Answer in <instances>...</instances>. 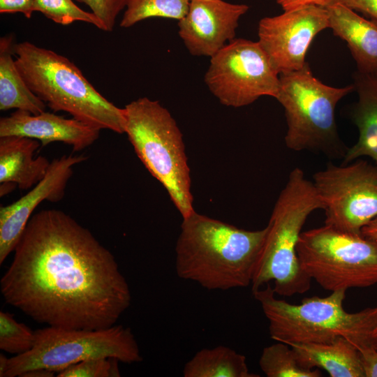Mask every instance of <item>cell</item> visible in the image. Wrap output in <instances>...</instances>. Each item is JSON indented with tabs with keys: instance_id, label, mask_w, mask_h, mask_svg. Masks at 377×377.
<instances>
[{
	"instance_id": "cell-22",
	"label": "cell",
	"mask_w": 377,
	"mask_h": 377,
	"mask_svg": "<svg viewBox=\"0 0 377 377\" xmlns=\"http://www.w3.org/2000/svg\"><path fill=\"white\" fill-rule=\"evenodd\" d=\"M259 366L267 377H320L319 369H306L300 365L293 348L279 342L263 348Z\"/></svg>"
},
{
	"instance_id": "cell-33",
	"label": "cell",
	"mask_w": 377,
	"mask_h": 377,
	"mask_svg": "<svg viewBox=\"0 0 377 377\" xmlns=\"http://www.w3.org/2000/svg\"><path fill=\"white\" fill-rule=\"evenodd\" d=\"M54 371L43 369H33L24 372L20 377H52Z\"/></svg>"
},
{
	"instance_id": "cell-12",
	"label": "cell",
	"mask_w": 377,
	"mask_h": 377,
	"mask_svg": "<svg viewBox=\"0 0 377 377\" xmlns=\"http://www.w3.org/2000/svg\"><path fill=\"white\" fill-rule=\"evenodd\" d=\"M330 28L326 8L306 6L262 18L258 43L279 74L297 71L315 36Z\"/></svg>"
},
{
	"instance_id": "cell-31",
	"label": "cell",
	"mask_w": 377,
	"mask_h": 377,
	"mask_svg": "<svg viewBox=\"0 0 377 377\" xmlns=\"http://www.w3.org/2000/svg\"><path fill=\"white\" fill-rule=\"evenodd\" d=\"M334 0H276L283 11L306 6H318L326 8Z\"/></svg>"
},
{
	"instance_id": "cell-29",
	"label": "cell",
	"mask_w": 377,
	"mask_h": 377,
	"mask_svg": "<svg viewBox=\"0 0 377 377\" xmlns=\"http://www.w3.org/2000/svg\"><path fill=\"white\" fill-rule=\"evenodd\" d=\"M365 377H377V350L371 345L357 348Z\"/></svg>"
},
{
	"instance_id": "cell-30",
	"label": "cell",
	"mask_w": 377,
	"mask_h": 377,
	"mask_svg": "<svg viewBox=\"0 0 377 377\" xmlns=\"http://www.w3.org/2000/svg\"><path fill=\"white\" fill-rule=\"evenodd\" d=\"M349 8L369 16L377 22V0H337Z\"/></svg>"
},
{
	"instance_id": "cell-20",
	"label": "cell",
	"mask_w": 377,
	"mask_h": 377,
	"mask_svg": "<svg viewBox=\"0 0 377 377\" xmlns=\"http://www.w3.org/2000/svg\"><path fill=\"white\" fill-rule=\"evenodd\" d=\"M13 37L0 39V110H24L37 114L45 111L46 104L28 87L13 59Z\"/></svg>"
},
{
	"instance_id": "cell-23",
	"label": "cell",
	"mask_w": 377,
	"mask_h": 377,
	"mask_svg": "<svg viewBox=\"0 0 377 377\" xmlns=\"http://www.w3.org/2000/svg\"><path fill=\"white\" fill-rule=\"evenodd\" d=\"M191 0H128L120 22L128 28L151 17L182 19L188 13Z\"/></svg>"
},
{
	"instance_id": "cell-26",
	"label": "cell",
	"mask_w": 377,
	"mask_h": 377,
	"mask_svg": "<svg viewBox=\"0 0 377 377\" xmlns=\"http://www.w3.org/2000/svg\"><path fill=\"white\" fill-rule=\"evenodd\" d=\"M117 359H89L73 364L58 372V377H119Z\"/></svg>"
},
{
	"instance_id": "cell-4",
	"label": "cell",
	"mask_w": 377,
	"mask_h": 377,
	"mask_svg": "<svg viewBox=\"0 0 377 377\" xmlns=\"http://www.w3.org/2000/svg\"><path fill=\"white\" fill-rule=\"evenodd\" d=\"M15 62L29 89L54 112L100 130L125 133V110L103 96L66 57L30 42L15 43Z\"/></svg>"
},
{
	"instance_id": "cell-17",
	"label": "cell",
	"mask_w": 377,
	"mask_h": 377,
	"mask_svg": "<svg viewBox=\"0 0 377 377\" xmlns=\"http://www.w3.org/2000/svg\"><path fill=\"white\" fill-rule=\"evenodd\" d=\"M40 145L27 137H0V182L14 183L22 190L38 184L51 163L43 156L34 158Z\"/></svg>"
},
{
	"instance_id": "cell-8",
	"label": "cell",
	"mask_w": 377,
	"mask_h": 377,
	"mask_svg": "<svg viewBox=\"0 0 377 377\" xmlns=\"http://www.w3.org/2000/svg\"><path fill=\"white\" fill-rule=\"evenodd\" d=\"M113 357L132 364L142 360L140 350L129 327L87 330L48 326L35 331V342L27 353L8 360L1 377H20L33 369L61 371L82 361Z\"/></svg>"
},
{
	"instance_id": "cell-27",
	"label": "cell",
	"mask_w": 377,
	"mask_h": 377,
	"mask_svg": "<svg viewBox=\"0 0 377 377\" xmlns=\"http://www.w3.org/2000/svg\"><path fill=\"white\" fill-rule=\"evenodd\" d=\"M88 6L102 22L104 31H112L119 13L126 8L128 0H76Z\"/></svg>"
},
{
	"instance_id": "cell-6",
	"label": "cell",
	"mask_w": 377,
	"mask_h": 377,
	"mask_svg": "<svg viewBox=\"0 0 377 377\" xmlns=\"http://www.w3.org/2000/svg\"><path fill=\"white\" fill-rule=\"evenodd\" d=\"M125 133L145 168L186 218L195 210L183 135L158 101L140 98L125 108Z\"/></svg>"
},
{
	"instance_id": "cell-21",
	"label": "cell",
	"mask_w": 377,
	"mask_h": 377,
	"mask_svg": "<svg viewBox=\"0 0 377 377\" xmlns=\"http://www.w3.org/2000/svg\"><path fill=\"white\" fill-rule=\"evenodd\" d=\"M184 377H258L249 370L246 357L218 346L198 351L184 365Z\"/></svg>"
},
{
	"instance_id": "cell-9",
	"label": "cell",
	"mask_w": 377,
	"mask_h": 377,
	"mask_svg": "<svg viewBox=\"0 0 377 377\" xmlns=\"http://www.w3.org/2000/svg\"><path fill=\"white\" fill-rule=\"evenodd\" d=\"M297 253L311 278L331 292L377 283V242L324 225L302 232Z\"/></svg>"
},
{
	"instance_id": "cell-25",
	"label": "cell",
	"mask_w": 377,
	"mask_h": 377,
	"mask_svg": "<svg viewBox=\"0 0 377 377\" xmlns=\"http://www.w3.org/2000/svg\"><path fill=\"white\" fill-rule=\"evenodd\" d=\"M35 342V331L17 322L13 314L0 311V348L15 355L29 351Z\"/></svg>"
},
{
	"instance_id": "cell-32",
	"label": "cell",
	"mask_w": 377,
	"mask_h": 377,
	"mask_svg": "<svg viewBox=\"0 0 377 377\" xmlns=\"http://www.w3.org/2000/svg\"><path fill=\"white\" fill-rule=\"evenodd\" d=\"M361 233L364 236L377 242V217L363 227Z\"/></svg>"
},
{
	"instance_id": "cell-35",
	"label": "cell",
	"mask_w": 377,
	"mask_h": 377,
	"mask_svg": "<svg viewBox=\"0 0 377 377\" xmlns=\"http://www.w3.org/2000/svg\"><path fill=\"white\" fill-rule=\"evenodd\" d=\"M8 358L3 354H0V376L1 377L6 367Z\"/></svg>"
},
{
	"instance_id": "cell-1",
	"label": "cell",
	"mask_w": 377,
	"mask_h": 377,
	"mask_svg": "<svg viewBox=\"0 0 377 377\" xmlns=\"http://www.w3.org/2000/svg\"><path fill=\"white\" fill-rule=\"evenodd\" d=\"M0 281L6 302L48 326L98 330L116 324L131 293L113 254L59 209L32 215Z\"/></svg>"
},
{
	"instance_id": "cell-18",
	"label": "cell",
	"mask_w": 377,
	"mask_h": 377,
	"mask_svg": "<svg viewBox=\"0 0 377 377\" xmlns=\"http://www.w3.org/2000/svg\"><path fill=\"white\" fill-rule=\"evenodd\" d=\"M358 100L351 110V119L359 131L357 142L348 148L343 164L367 156L377 162V74L356 71L353 75Z\"/></svg>"
},
{
	"instance_id": "cell-11",
	"label": "cell",
	"mask_w": 377,
	"mask_h": 377,
	"mask_svg": "<svg viewBox=\"0 0 377 377\" xmlns=\"http://www.w3.org/2000/svg\"><path fill=\"white\" fill-rule=\"evenodd\" d=\"M323 202L325 224L337 230L361 234L377 217V166L364 160L326 168L313 177Z\"/></svg>"
},
{
	"instance_id": "cell-13",
	"label": "cell",
	"mask_w": 377,
	"mask_h": 377,
	"mask_svg": "<svg viewBox=\"0 0 377 377\" xmlns=\"http://www.w3.org/2000/svg\"><path fill=\"white\" fill-rule=\"evenodd\" d=\"M249 8L223 0H191L178 21L179 36L192 55L211 57L235 38L239 20Z\"/></svg>"
},
{
	"instance_id": "cell-14",
	"label": "cell",
	"mask_w": 377,
	"mask_h": 377,
	"mask_svg": "<svg viewBox=\"0 0 377 377\" xmlns=\"http://www.w3.org/2000/svg\"><path fill=\"white\" fill-rule=\"evenodd\" d=\"M87 159L84 155L54 159L45 177L27 194L0 207V264L15 250L33 212L44 200L57 202L65 195L73 166Z\"/></svg>"
},
{
	"instance_id": "cell-15",
	"label": "cell",
	"mask_w": 377,
	"mask_h": 377,
	"mask_svg": "<svg viewBox=\"0 0 377 377\" xmlns=\"http://www.w3.org/2000/svg\"><path fill=\"white\" fill-rule=\"evenodd\" d=\"M100 129L74 118L44 111L34 114L17 110L0 119V137L22 136L38 140L43 147L52 142H62L80 151L91 145L100 135Z\"/></svg>"
},
{
	"instance_id": "cell-10",
	"label": "cell",
	"mask_w": 377,
	"mask_h": 377,
	"mask_svg": "<svg viewBox=\"0 0 377 377\" xmlns=\"http://www.w3.org/2000/svg\"><path fill=\"white\" fill-rule=\"evenodd\" d=\"M205 82L221 104L240 108L276 98L279 73L258 41L235 38L210 57Z\"/></svg>"
},
{
	"instance_id": "cell-3",
	"label": "cell",
	"mask_w": 377,
	"mask_h": 377,
	"mask_svg": "<svg viewBox=\"0 0 377 377\" xmlns=\"http://www.w3.org/2000/svg\"><path fill=\"white\" fill-rule=\"evenodd\" d=\"M323 209L313 182L294 168L281 191L267 227L251 281L252 292L274 281L276 295L290 297L307 292L311 278L302 269L297 253L301 230L309 216Z\"/></svg>"
},
{
	"instance_id": "cell-16",
	"label": "cell",
	"mask_w": 377,
	"mask_h": 377,
	"mask_svg": "<svg viewBox=\"0 0 377 377\" xmlns=\"http://www.w3.org/2000/svg\"><path fill=\"white\" fill-rule=\"evenodd\" d=\"M326 9L334 35L347 43L357 71L377 74V22L334 0Z\"/></svg>"
},
{
	"instance_id": "cell-2",
	"label": "cell",
	"mask_w": 377,
	"mask_h": 377,
	"mask_svg": "<svg viewBox=\"0 0 377 377\" xmlns=\"http://www.w3.org/2000/svg\"><path fill=\"white\" fill-rule=\"evenodd\" d=\"M175 245V270L209 290L251 284L267 227L246 230L194 211L182 219Z\"/></svg>"
},
{
	"instance_id": "cell-7",
	"label": "cell",
	"mask_w": 377,
	"mask_h": 377,
	"mask_svg": "<svg viewBox=\"0 0 377 377\" xmlns=\"http://www.w3.org/2000/svg\"><path fill=\"white\" fill-rule=\"evenodd\" d=\"M354 90V84L334 87L323 83L307 62L297 71L279 74L275 98L285 112L287 147L343 158L348 148L339 139L335 111L339 101Z\"/></svg>"
},
{
	"instance_id": "cell-28",
	"label": "cell",
	"mask_w": 377,
	"mask_h": 377,
	"mask_svg": "<svg viewBox=\"0 0 377 377\" xmlns=\"http://www.w3.org/2000/svg\"><path fill=\"white\" fill-rule=\"evenodd\" d=\"M35 11V0H0L1 13H22L31 18Z\"/></svg>"
},
{
	"instance_id": "cell-36",
	"label": "cell",
	"mask_w": 377,
	"mask_h": 377,
	"mask_svg": "<svg viewBox=\"0 0 377 377\" xmlns=\"http://www.w3.org/2000/svg\"><path fill=\"white\" fill-rule=\"evenodd\" d=\"M371 346L377 350V327L375 328L371 335Z\"/></svg>"
},
{
	"instance_id": "cell-24",
	"label": "cell",
	"mask_w": 377,
	"mask_h": 377,
	"mask_svg": "<svg viewBox=\"0 0 377 377\" xmlns=\"http://www.w3.org/2000/svg\"><path fill=\"white\" fill-rule=\"evenodd\" d=\"M35 11L62 25L80 21L91 24L104 31L102 22L93 13L87 12L72 0H35Z\"/></svg>"
},
{
	"instance_id": "cell-19",
	"label": "cell",
	"mask_w": 377,
	"mask_h": 377,
	"mask_svg": "<svg viewBox=\"0 0 377 377\" xmlns=\"http://www.w3.org/2000/svg\"><path fill=\"white\" fill-rule=\"evenodd\" d=\"M300 365L322 369L331 377H365L357 348L339 337L330 343H291Z\"/></svg>"
},
{
	"instance_id": "cell-34",
	"label": "cell",
	"mask_w": 377,
	"mask_h": 377,
	"mask_svg": "<svg viewBox=\"0 0 377 377\" xmlns=\"http://www.w3.org/2000/svg\"><path fill=\"white\" fill-rule=\"evenodd\" d=\"M15 185L16 184L10 182L1 183V196L4 195L7 193L11 191L13 189Z\"/></svg>"
},
{
	"instance_id": "cell-5",
	"label": "cell",
	"mask_w": 377,
	"mask_h": 377,
	"mask_svg": "<svg viewBox=\"0 0 377 377\" xmlns=\"http://www.w3.org/2000/svg\"><path fill=\"white\" fill-rule=\"evenodd\" d=\"M346 292L339 290L325 297H306L300 304L278 299L269 283L252 293L269 321V334L274 341L286 344L330 343L343 337L357 348L371 345L377 306L347 312L343 306Z\"/></svg>"
}]
</instances>
